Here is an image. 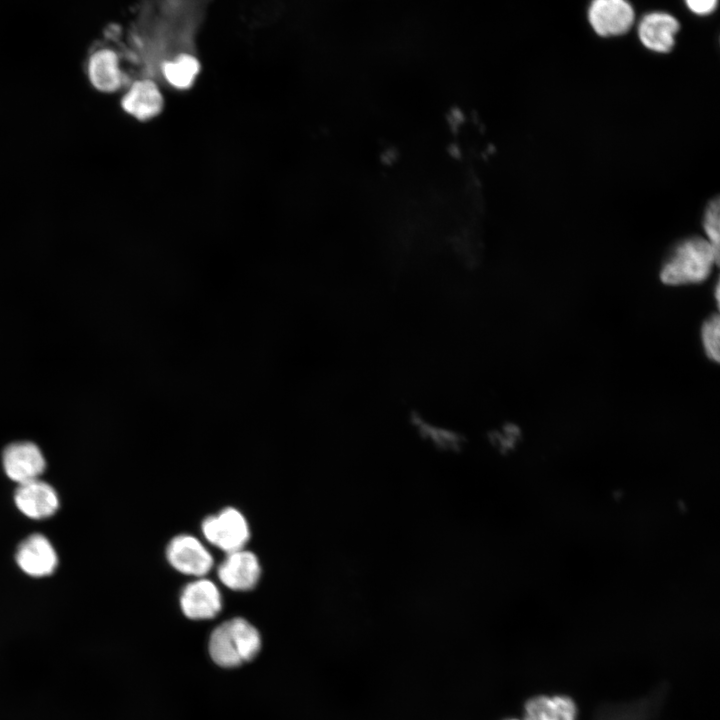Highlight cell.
<instances>
[{
  "mask_svg": "<svg viewBox=\"0 0 720 720\" xmlns=\"http://www.w3.org/2000/svg\"><path fill=\"white\" fill-rule=\"evenodd\" d=\"M217 572L221 582L230 589L248 591L256 586L261 569L255 554L238 550L229 553Z\"/></svg>",
  "mask_w": 720,
  "mask_h": 720,
  "instance_id": "9c48e42d",
  "label": "cell"
},
{
  "mask_svg": "<svg viewBox=\"0 0 720 720\" xmlns=\"http://www.w3.org/2000/svg\"><path fill=\"white\" fill-rule=\"evenodd\" d=\"M719 199L716 197L709 201L703 214V230L705 239L719 252Z\"/></svg>",
  "mask_w": 720,
  "mask_h": 720,
  "instance_id": "ac0fdd59",
  "label": "cell"
},
{
  "mask_svg": "<svg viewBox=\"0 0 720 720\" xmlns=\"http://www.w3.org/2000/svg\"><path fill=\"white\" fill-rule=\"evenodd\" d=\"M261 638L257 629L242 618H234L216 627L209 641V652L219 666L232 668L252 660L259 652Z\"/></svg>",
  "mask_w": 720,
  "mask_h": 720,
  "instance_id": "7a4b0ae2",
  "label": "cell"
},
{
  "mask_svg": "<svg viewBox=\"0 0 720 720\" xmlns=\"http://www.w3.org/2000/svg\"><path fill=\"white\" fill-rule=\"evenodd\" d=\"M719 334L720 320L717 314L711 315L705 320L701 328V340L704 352L709 359L719 361Z\"/></svg>",
  "mask_w": 720,
  "mask_h": 720,
  "instance_id": "e0dca14e",
  "label": "cell"
},
{
  "mask_svg": "<svg viewBox=\"0 0 720 720\" xmlns=\"http://www.w3.org/2000/svg\"><path fill=\"white\" fill-rule=\"evenodd\" d=\"M718 0H685L690 11L697 15L710 14L717 6Z\"/></svg>",
  "mask_w": 720,
  "mask_h": 720,
  "instance_id": "d6986e66",
  "label": "cell"
},
{
  "mask_svg": "<svg viewBox=\"0 0 720 720\" xmlns=\"http://www.w3.org/2000/svg\"><path fill=\"white\" fill-rule=\"evenodd\" d=\"M679 29L680 23L674 16L664 12H652L641 19L638 36L647 49L667 53L673 49Z\"/></svg>",
  "mask_w": 720,
  "mask_h": 720,
  "instance_id": "30bf717a",
  "label": "cell"
},
{
  "mask_svg": "<svg viewBox=\"0 0 720 720\" xmlns=\"http://www.w3.org/2000/svg\"><path fill=\"white\" fill-rule=\"evenodd\" d=\"M14 499L17 508L32 519L47 518L53 515L59 506L54 488L39 479L19 484Z\"/></svg>",
  "mask_w": 720,
  "mask_h": 720,
  "instance_id": "52a82bcc",
  "label": "cell"
},
{
  "mask_svg": "<svg viewBox=\"0 0 720 720\" xmlns=\"http://www.w3.org/2000/svg\"><path fill=\"white\" fill-rule=\"evenodd\" d=\"M634 19V9L627 0H592L588 8L589 23L602 37L627 33Z\"/></svg>",
  "mask_w": 720,
  "mask_h": 720,
  "instance_id": "277c9868",
  "label": "cell"
},
{
  "mask_svg": "<svg viewBox=\"0 0 720 720\" xmlns=\"http://www.w3.org/2000/svg\"><path fill=\"white\" fill-rule=\"evenodd\" d=\"M202 532L210 543L228 554L241 550L249 539L245 518L232 507L225 508L218 515L205 518Z\"/></svg>",
  "mask_w": 720,
  "mask_h": 720,
  "instance_id": "3957f363",
  "label": "cell"
},
{
  "mask_svg": "<svg viewBox=\"0 0 720 720\" xmlns=\"http://www.w3.org/2000/svg\"><path fill=\"white\" fill-rule=\"evenodd\" d=\"M661 697L654 694L632 703L608 706L596 720H649L659 707Z\"/></svg>",
  "mask_w": 720,
  "mask_h": 720,
  "instance_id": "2e32d148",
  "label": "cell"
},
{
  "mask_svg": "<svg viewBox=\"0 0 720 720\" xmlns=\"http://www.w3.org/2000/svg\"><path fill=\"white\" fill-rule=\"evenodd\" d=\"M180 605L185 616L194 620L213 618L222 607L217 587L206 579L186 585L180 596Z\"/></svg>",
  "mask_w": 720,
  "mask_h": 720,
  "instance_id": "8fae6325",
  "label": "cell"
},
{
  "mask_svg": "<svg viewBox=\"0 0 720 720\" xmlns=\"http://www.w3.org/2000/svg\"><path fill=\"white\" fill-rule=\"evenodd\" d=\"M524 720H577V707L568 696L539 695L526 702Z\"/></svg>",
  "mask_w": 720,
  "mask_h": 720,
  "instance_id": "5bb4252c",
  "label": "cell"
},
{
  "mask_svg": "<svg viewBox=\"0 0 720 720\" xmlns=\"http://www.w3.org/2000/svg\"><path fill=\"white\" fill-rule=\"evenodd\" d=\"M3 467L11 480L21 484L38 479L45 469V460L35 444L17 442L5 448Z\"/></svg>",
  "mask_w": 720,
  "mask_h": 720,
  "instance_id": "8992f818",
  "label": "cell"
},
{
  "mask_svg": "<svg viewBox=\"0 0 720 720\" xmlns=\"http://www.w3.org/2000/svg\"><path fill=\"white\" fill-rule=\"evenodd\" d=\"M719 262V252L703 237H690L678 243L660 270L661 281L670 286L705 281Z\"/></svg>",
  "mask_w": 720,
  "mask_h": 720,
  "instance_id": "6da1fadb",
  "label": "cell"
},
{
  "mask_svg": "<svg viewBox=\"0 0 720 720\" xmlns=\"http://www.w3.org/2000/svg\"><path fill=\"white\" fill-rule=\"evenodd\" d=\"M88 74L94 87L103 92H114L127 81L119 57L110 49H101L91 56Z\"/></svg>",
  "mask_w": 720,
  "mask_h": 720,
  "instance_id": "4fadbf2b",
  "label": "cell"
},
{
  "mask_svg": "<svg viewBox=\"0 0 720 720\" xmlns=\"http://www.w3.org/2000/svg\"><path fill=\"white\" fill-rule=\"evenodd\" d=\"M16 561L26 574L42 577L54 572L58 559L49 540L43 535L33 534L18 546Z\"/></svg>",
  "mask_w": 720,
  "mask_h": 720,
  "instance_id": "ba28073f",
  "label": "cell"
},
{
  "mask_svg": "<svg viewBox=\"0 0 720 720\" xmlns=\"http://www.w3.org/2000/svg\"><path fill=\"white\" fill-rule=\"evenodd\" d=\"M506 720H518V719L511 718V719H506Z\"/></svg>",
  "mask_w": 720,
  "mask_h": 720,
  "instance_id": "ffe728a7",
  "label": "cell"
},
{
  "mask_svg": "<svg viewBox=\"0 0 720 720\" xmlns=\"http://www.w3.org/2000/svg\"><path fill=\"white\" fill-rule=\"evenodd\" d=\"M166 555L169 563L178 571L203 576L213 565V558L193 536L179 535L168 544Z\"/></svg>",
  "mask_w": 720,
  "mask_h": 720,
  "instance_id": "5b68a950",
  "label": "cell"
},
{
  "mask_svg": "<svg viewBox=\"0 0 720 720\" xmlns=\"http://www.w3.org/2000/svg\"><path fill=\"white\" fill-rule=\"evenodd\" d=\"M164 79L174 88H190L200 71V63L191 54L182 53L165 61L161 67Z\"/></svg>",
  "mask_w": 720,
  "mask_h": 720,
  "instance_id": "9a60e30c",
  "label": "cell"
},
{
  "mask_svg": "<svg viewBox=\"0 0 720 720\" xmlns=\"http://www.w3.org/2000/svg\"><path fill=\"white\" fill-rule=\"evenodd\" d=\"M125 112L140 121L152 119L162 112L164 100L153 80L141 79L132 83L121 101Z\"/></svg>",
  "mask_w": 720,
  "mask_h": 720,
  "instance_id": "7c38bea8",
  "label": "cell"
}]
</instances>
